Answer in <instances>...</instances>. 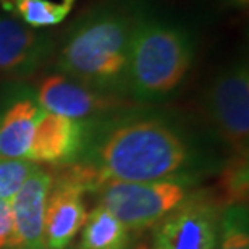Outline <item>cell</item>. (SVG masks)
I'll use <instances>...</instances> for the list:
<instances>
[{"mask_svg": "<svg viewBox=\"0 0 249 249\" xmlns=\"http://www.w3.org/2000/svg\"><path fill=\"white\" fill-rule=\"evenodd\" d=\"M88 189L73 170L53 181L46 204L44 236L47 249H65L88 218L84 193Z\"/></svg>", "mask_w": 249, "mask_h": 249, "instance_id": "cell-7", "label": "cell"}, {"mask_svg": "<svg viewBox=\"0 0 249 249\" xmlns=\"http://www.w3.org/2000/svg\"><path fill=\"white\" fill-rule=\"evenodd\" d=\"M13 231V213L10 202L0 199V249L10 245Z\"/></svg>", "mask_w": 249, "mask_h": 249, "instance_id": "cell-18", "label": "cell"}, {"mask_svg": "<svg viewBox=\"0 0 249 249\" xmlns=\"http://www.w3.org/2000/svg\"><path fill=\"white\" fill-rule=\"evenodd\" d=\"M207 108L217 133L233 152H248L249 70L246 62L231 65L213 79Z\"/></svg>", "mask_w": 249, "mask_h": 249, "instance_id": "cell-5", "label": "cell"}, {"mask_svg": "<svg viewBox=\"0 0 249 249\" xmlns=\"http://www.w3.org/2000/svg\"><path fill=\"white\" fill-rule=\"evenodd\" d=\"M218 189H220V201L227 207L246 204L249 191L248 152H233V157L222 170Z\"/></svg>", "mask_w": 249, "mask_h": 249, "instance_id": "cell-15", "label": "cell"}, {"mask_svg": "<svg viewBox=\"0 0 249 249\" xmlns=\"http://www.w3.org/2000/svg\"><path fill=\"white\" fill-rule=\"evenodd\" d=\"M47 34L23 24L12 15H0V76H26L51 53Z\"/></svg>", "mask_w": 249, "mask_h": 249, "instance_id": "cell-9", "label": "cell"}, {"mask_svg": "<svg viewBox=\"0 0 249 249\" xmlns=\"http://www.w3.org/2000/svg\"><path fill=\"white\" fill-rule=\"evenodd\" d=\"M217 249H249V222L246 204L228 206L218 218Z\"/></svg>", "mask_w": 249, "mask_h": 249, "instance_id": "cell-16", "label": "cell"}, {"mask_svg": "<svg viewBox=\"0 0 249 249\" xmlns=\"http://www.w3.org/2000/svg\"><path fill=\"white\" fill-rule=\"evenodd\" d=\"M217 235V209L201 199H185L157 223L154 249H215Z\"/></svg>", "mask_w": 249, "mask_h": 249, "instance_id": "cell-6", "label": "cell"}, {"mask_svg": "<svg viewBox=\"0 0 249 249\" xmlns=\"http://www.w3.org/2000/svg\"><path fill=\"white\" fill-rule=\"evenodd\" d=\"M46 112L83 120L115 107L112 96L102 94L86 84L70 79L65 74H49L37 86V101Z\"/></svg>", "mask_w": 249, "mask_h": 249, "instance_id": "cell-10", "label": "cell"}, {"mask_svg": "<svg viewBox=\"0 0 249 249\" xmlns=\"http://www.w3.org/2000/svg\"><path fill=\"white\" fill-rule=\"evenodd\" d=\"M44 108L31 97L10 102L0 112V156L26 159Z\"/></svg>", "mask_w": 249, "mask_h": 249, "instance_id": "cell-12", "label": "cell"}, {"mask_svg": "<svg viewBox=\"0 0 249 249\" xmlns=\"http://www.w3.org/2000/svg\"><path fill=\"white\" fill-rule=\"evenodd\" d=\"M37 168L28 159H12L0 156V199L10 202L15 197L24 181L31 177V173Z\"/></svg>", "mask_w": 249, "mask_h": 249, "instance_id": "cell-17", "label": "cell"}, {"mask_svg": "<svg viewBox=\"0 0 249 249\" xmlns=\"http://www.w3.org/2000/svg\"><path fill=\"white\" fill-rule=\"evenodd\" d=\"M188 159L183 139L154 118L113 128L97 151L99 181H156L178 172Z\"/></svg>", "mask_w": 249, "mask_h": 249, "instance_id": "cell-1", "label": "cell"}, {"mask_svg": "<svg viewBox=\"0 0 249 249\" xmlns=\"http://www.w3.org/2000/svg\"><path fill=\"white\" fill-rule=\"evenodd\" d=\"M193 63V42L180 26L136 21L129 46L128 86L141 101H156L180 86Z\"/></svg>", "mask_w": 249, "mask_h": 249, "instance_id": "cell-3", "label": "cell"}, {"mask_svg": "<svg viewBox=\"0 0 249 249\" xmlns=\"http://www.w3.org/2000/svg\"><path fill=\"white\" fill-rule=\"evenodd\" d=\"M86 126L81 120L57 115L44 110L34 129L28 160L34 163L60 165L81 151L84 144Z\"/></svg>", "mask_w": 249, "mask_h": 249, "instance_id": "cell-11", "label": "cell"}, {"mask_svg": "<svg viewBox=\"0 0 249 249\" xmlns=\"http://www.w3.org/2000/svg\"><path fill=\"white\" fill-rule=\"evenodd\" d=\"M186 199V183L178 178L156 181H106L101 204L126 230H146L157 225Z\"/></svg>", "mask_w": 249, "mask_h": 249, "instance_id": "cell-4", "label": "cell"}, {"mask_svg": "<svg viewBox=\"0 0 249 249\" xmlns=\"http://www.w3.org/2000/svg\"><path fill=\"white\" fill-rule=\"evenodd\" d=\"M53 177L41 167L31 173L21 189L10 201L13 213V231L8 249H47L44 236V218Z\"/></svg>", "mask_w": 249, "mask_h": 249, "instance_id": "cell-8", "label": "cell"}, {"mask_svg": "<svg viewBox=\"0 0 249 249\" xmlns=\"http://www.w3.org/2000/svg\"><path fill=\"white\" fill-rule=\"evenodd\" d=\"M133 18L115 10L91 13L71 29L58 68L92 89H113L128 81Z\"/></svg>", "mask_w": 249, "mask_h": 249, "instance_id": "cell-2", "label": "cell"}, {"mask_svg": "<svg viewBox=\"0 0 249 249\" xmlns=\"http://www.w3.org/2000/svg\"><path fill=\"white\" fill-rule=\"evenodd\" d=\"M227 5H230V7H235V8H246L249 0H225Z\"/></svg>", "mask_w": 249, "mask_h": 249, "instance_id": "cell-19", "label": "cell"}, {"mask_svg": "<svg viewBox=\"0 0 249 249\" xmlns=\"http://www.w3.org/2000/svg\"><path fill=\"white\" fill-rule=\"evenodd\" d=\"M128 230L106 207L97 206L86 218L81 235V249H124Z\"/></svg>", "mask_w": 249, "mask_h": 249, "instance_id": "cell-14", "label": "cell"}, {"mask_svg": "<svg viewBox=\"0 0 249 249\" xmlns=\"http://www.w3.org/2000/svg\"><path fill=\"white\" fill-rule=\"evenodd\" d=\"M76 0H0V7L23 24L39 29L60 24L71 13Z\"/></svg>", "mask_w": 249, "mask_h": 249, "instance_id": "cell-13", "label": "cell"}]
</instances>
